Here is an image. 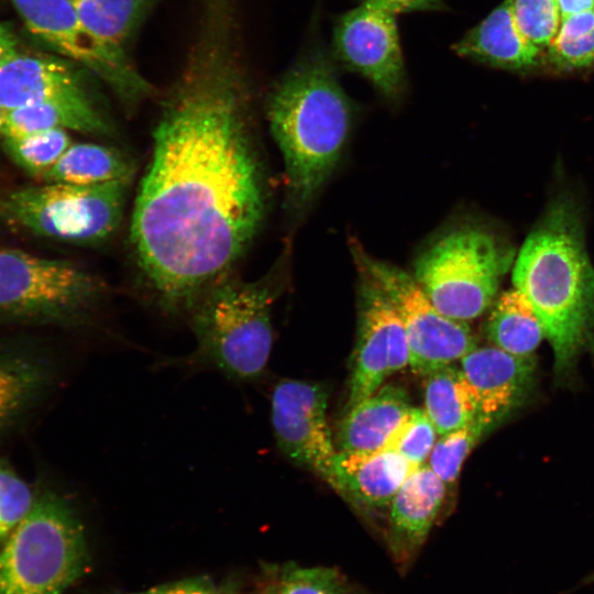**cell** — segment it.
<instances>
[{
    "label": "cell",
    "mask_w": 594,
    "mask_h": 594,
    "mask_svg": "<svg viewBox=\"0 0 594 594\" xmlns=\"http://www.w3.org/2000/svg\"><path fill=\"white\" fill-rule=\"evenodd\" d=\"M514 250L496 233L477 224L453 228L418 256L414 277L446 317L469 322L495 301Z\"/></svg>",
    "instance_id": "6"
},
{
    "label": "cell",
    "mask_w": 594,
    "mask_h": 594,
    "mask_svg": "<svg viewBox=\"0 0 594 594\" xmlns=\"http://www.w3.org/2000/svg\"><path fill=\"white\" fill-rule=\"evenodd\" d=\"M3 140L10 157L24 170L40 178L73 144L66 129L45 130Z\"/></svg>",
    "instance_id": "27"
},
{
    "label": "cell",
    "mask_w": 594,
    "mask_h": 594,
    "mask_svg": "<svg viewBox=\"0 0 594 594\" xmlns=\"http://www.w3.org/2000/svg\"><path fill=\"white\" fill-rule=\"evenodd\" d=\"M493 428L492 425L477 417L458 430L441 435L437 439L426 464L446 485L453 484L468 455L483 436Z\"/></svg>",
    "instance_id": "28"
},
{
    "label": "cell",
    "mask_w": 594,
    "mask_h": 594,
    "mask_svg": "<svg viewBox=\"0 0 594 594\" xmlns=\"http://www.w3.org/2000/svg\"><path fill=\"white\" fill-rule=\"evenodd\" d=\"M130 594H230L206 576L188 578Z\"/></svg>",
    "instance_id": "33"
},
{
    "label": "cell",
    "mask_w": 594,
    "mask_h": 594,
    "mask_svg": "<svg viewBox=\"0 0 594 594\" xmlns=\"http://www.w3.org/2000/svg\"><path fill=\"white\" fill-rule=\"evenodd\" d=\"M459 365L475 394L479 417L495 427L528 396L537 362L535 355H514L490 345L476 346Z\"/></svg>",
    "instance_id": "14"
},
{
    "label": "cell",
    "mask_w": 594,
    "mask_h": 594,
    "mask_svg": "<svg viewBox=\"0 0 594 594\" xmlns=\"http://www.w3.org/2000/svg\"><path fill=\"white\" fill-rule=\"evenodd\" d=\"M86 92L80 79L64 61L18 54L0 67V107H25Z\"/></svg>",
    "instance_id": "18"
},
{
    "label": "cell",
    "mask_w": 594,
    "mask_h": 594,
    "mask_svg": "<svg viewBox=\"0 0 594 594\" xmlns=\"http://www.w3.org/2000/svg\"><path fill=\"white\" fill-rule=\"evenodd\" d=\"M133 166L118 150L95 144H72L41 179L46 183L97 185L130 182Z\"/></svg>",
    "instance_id": "24"
},
{
    "label": "cell",
    "mask_w": 594,
    "mask_h": 594,
    "mask_svg": "<svg viewBox=\"0 0 594 594\" xmlns=\"http://www.w3.org/2000/svg\"><path fill=\"white\" fill-rule=\"evenodd\" d=\"M397 16L383 4L361 0L337 19L331 45L337 63L391 100L398 99L406 87Z\"/></svg>",
    "instance_id": "11"
},
{
    "label": "cell",
    "mask_w": 594,
    "mask_h": 594,
    "mask_svg": "<svg viewBox=\"0 0 594 594\" xmlns=\"http://www.w3.org/2000/svg\"><path fill=\"white\" fill-rule=\"evenodd\" d=\"M346 409L338 432L339 451L372 452L388 448L411 406L405 389L383 385Z\"/></svg>",
    "instance_id": "19"
},
{
    "label": "cell",
    "mask_w": 594,
    "mask_h": 594,
    "mask_svg": "<svg viewBox=\"0 0 594 594\" xmlns=\"http://www.w3.org/2000/svg\"><path fill=\"white\" fill-rule=\"evenodd\" d=\"M446 484L427 465L414 470L389 505V540L399 560L408 559L427 539L440 512Z\"/></svg>",
    "instance_id": "16"
},
{
    "label": "cell",
    "mask_w": 594,
    "mask_h": 594,
    "mask_svg": "<svg viewBox=\"0 0 594 594\" xmlns=\"http://www.w3.org/2000/svg\"><path fill=\"white\" fill-rule=\"evenodd\" d=\"M4 117H6V110L0 107V131H1V133H2V128H3Z\"/></svg>",
    "instance_id": "37"
},
{
    "label": "cell",
    "mask_w": 594,
    "mask_h": 594,
    "mask_svg": "<svg viewBox=\"0 0 594 594\" xmlns=\"http://www.w3.org/2000/svg\"><path fill=\"white\" fill-rule=\"evenodd\" d=\"M52 377L50 361L40 354L0 351V435L36 402Z\"/></svg>",
    "instance_id": "21"
},
{
    "label": "cell",
    "mask_w": 594,
    "mask_h": 594,
    "mask_svg": "<svg viewBox=\"0 0 594 594\" xmlns=\"http://www.w3.org/2000/svg\"><path fill=\"white\" fill-rule=\"evenodd\" d=\"M263 594H348L341 575L326 566H292Z\"/></svg>",
    "instance_id": "30"
},
{
    "label": "cell",
    "mask_w": 594,
    "mask_h": 594,
    "mask_svg": "<svg viewBox=\"0 0 594 594\" xmlns=\"http://www.w3.org/2000/svg\"><path fill=\"white\" fill-rule=\"evenodd\" d=\"M87 562L77 513L63 495L45 490L0 550V594H64Z\"/></svg>",
    "instance_id": "5"
},
{
    "label": "cell",
    "mask_w": 594,
    "mask_h": 594,
    "mask_svg": "<svg viewBox=\"0 0 594 594\" xmlns=\"http://www.w3.org/2000/svg\"><path fill=\"white\" fill-rule=\"evenodd\" d=\"M561 18L594 10V0H558Z\"/></svg>",
    "instance_id": "36"
},
{
    "label": "cell",
    "mask_w": 594,
    "mask_h": 594,
    "mask_svg": "<svg viewBox=\"0 0 594 594\" xmlns=\"http://www.w3.org/2000/svg\"><path fill=\"white\" fill-rule=\"evenodd\" d=\"M520 32L532 44L544 51L556 36L561 23L558 0H510Z\"/></svg>",
    "instance_id": "29"
},
{
    "label": "cell",
    "mask_w": 594,
    "mask_h": 594,
    "mask_svg": "<svg viewBox=\"0 0 594 594\" xmlns=\"http://www.w3.org/2000/svg\"><path fill=\"white\" fill-rule=\"evenodd\" d=\"M101 293V284L72 263L0 249L1 315L73 319L92 308Z\"/></svg>",
    "instance_id": "9"
},
{
    "label": "cell",
    "mask_w": 594,
    "mask_h": 594,
    "mask_svg": "<svg viewBox=\"0 0 594 594\" xmlns=\"http://www.w3.org/2000/svg\"><path fill=\"white\" fill-rule=\"evenodd\" d=\"M485 332L494 346L519 356L534 355L546 338L534 308L516 288L494 301Z\"/></svg>",
    "instance_id": "23"
},
{
    "label": "cell",
    "mask_w": 594,
    "mask_h": 594,
    "mask_svg": "<svg viewBox=\"0 0 594 594\" xmlns=\"http://www.w3.org/2000/svg\"><path fill=\"white\" fill-rule=\"evenodd\" d=\"M242 85L224 70L188 77L165 103L135 200L130 239L163 310L189 312L232 271L266 207Z\"/></svg>",
    "instance_id": "1"
},
{
    "label": "cell",
    "mask_w": 594,
    "mask_h": 594,
    "mask_svg": "<svg viewBox=\"0 0 594 594\" xmlns=\"http://www.w3.org/2000/svg\"><path fill=\"white\" fill-rule=\"evenodd\" d=\"M35 499L29 485L9 466L0 462V539L11 531L31 510Z\"/></svg>",
    "instance_id": "32"
},
{
    "label": "cell",
    "mask_w": 594,
    "mask_h": 594,
    "mask_svg": "<svg viewBox=\"0 0 594 594\" xmlns=\"http://www.w3.org/2000/svg\"><path fill=\"white\" fill-rule=\"evenodd\" d=\"M358 270V336L346 408L375 393L389 376L391 324L396 315L380 284L362 267Z\"/></svg>",
    "instance_id": "13"
},
{
    "label": "cell",
    "mask_w": 594,
    "mask_h": 594,
    "mask_svg": "<svg viewBox=\"0 0 594 594\" xmlns=\"http://www.w3.org/2000/svg\"><path fill=\"white\" fill-rule=\"evenodd\" d=\"M437 436L439 435L424 408L411 407L387 449L396 451L417 469L426 464Z\"/></svg>",
    "instance_id": "31"
},
{
    "label": "cell",
    "mask_w": 594,
    "mask_h": 594,
    "mask_svg": "<svg viewBox=\"0 0 594 594\" xmlns=\"http://www.w3.org/2000/svg\"><path fill=\"white\" fill-rule=\"evenodd\" d=\"M387 7L397 15L408 12H428L444 10L443 0H370Z\"/></svg>",
    "instance_id": "34"
},
{
    "label": "cell",
    "mask_w": 594,
    "mask_h": 594,
    "mask_svg": "<svg viewBox=\"0 0 594 594\" xmlns=\"http://www.w3.org/2000/svg\"><path fill=\"white\" fill-rule=\"evenodd\" d=\"M544 62L559 72L583 70L594 66V10L561 20Z\"/></svg>",
    "instance_id": "26"
},
{
    "label": "cell",
    "mask_w": 594,
    "mask_h": 594,
    "mask_svg": "<svg viewBox=\"0 0 594 594\" xmlns=\"http://www.w3.org/2000/svg\"><path fill=\"white\" fill-rule=\"evenodd\" d=\"M129 184L46 183L13 191L3 201V209L36 234L76 243L99 242L119 227Z\"/></svg>",
    "instance_id": "7"
},
{
    "label": "cell",
    "mask_w": 594,
    "mask_h": 594,
    "mask_svg": "<svg viewBox=\"0 0 594 594\" xmlns=\"http://www.w3.org/2000/svg\"><path fill=\"white\" fill-rule=\"evenodd\" d=\"M513 284L542 324L557 374L566 373L594 336V266L573 197L549 204L515 260Z\"/></svg>",
    "instance_id": "2"
},
{
    "label": "cell",
    "mask_w": 594,
    "mask_h": 594,
    "mask_svg": "<svg viewBox=\"0 0 594 594\" xmlns=\"http://www.w3.org/2000/svg\"><path fill=\"white\" fill-rule=\"evenodd\" d=\"M452 50L460 57L509 72H529L544 62L543 51L517 26L510 0H504L469 30Z\"/></svg>",
    "instance_id": "15"
},
{
    "label": "cell",
    "mask_w": 594,
    "mask_h": 594,
    "mask_svg": "<svg viewBox=\"0 0 594 594\" xmlns=\"http://www.w3.org/2000/svg\"><path fill=\"white\" fill-rule=\"evenodd\" d=\"M277 273L251 282L230 271L209 284L189 311L196 348L175 362L189 369H213L237 382L257 380L273 345Z\"/></svg>",
    "instance_id": "4"
},
{
    "label": "cell",
    "mask_w": 594,
    "mask_h": 594,
    "mask_svg": "<svg viewBox=\"0 0 594 594\" xmlns=\"http://www.w3.org/2000/svg\"><path fill=\"white\" fill-rule=\"evenodd\" d=\"M10 1L32 34L65 58L89 69L127 105H135L151 91L125 52L90 33L68 0Z\"/></svg>",
    "instance_id": "10"
},
{
    "label": "cell",
    "mask_w": 594,
    "mask_h": 594,
    "mask_svg": "<svg viewBox=\"0 0 594 594\" xmlns=\"http://www.w3.org/2000/svg\"><path fill=\"white\" fill-rule=\"evenodd\" d=\"M78 18L100 41L124 51L148 0H68Z\"/></svg>",
    "instance_id": "25"
},
{
    "label": "cell",
    "mask_w": 594,
    "mask_h": 594,
    "mask_svg": "<svg viewBox=\"0 0 594 594\" xmlns=\"http://www.w3.org/2000/svg\"><path fill=\"white\" fill-rule=\"evenodd\" d=\"M330 53L312 40L268 99V123L285 165L287 202L296 212L311 204L336 168L352 123V105Z\"/></svg>",
    "instance_id": "3"
},
{
    "label": "cell",
    "mask_w": 594,
    "mask_h": 594,
    "mask_svg": "<svg viewBox=\"0 0 594 594\" xmlns=\"http://www.w3.org/2000/svg\"><path fill=\"white\" fill-rule=\"evenodd\" d=\"M327 405L328 396L320 385L283 380L272 394V426L283 454L338 492V451L327 420Z\"/></svg>",
    "instance_id": "12"
},
{
    "label": "cell",
    "mask_w": 594,
    "mask_h": 594,
    "mask_svg": "<svg viewBox=\"0 0 594 594\" xmlns=\"http://www.w3.org/2000/svg\"><path fill=\"white\" fill-rule=\"evenodd\" d=\"M358 266L383 288L399 315L409 345V366L427 374L460 361L477 346L468 322L442 315L424 293L413 275L370 256L358 242L351 244Z\"/></svg>",
    "instance_id": "8"
},
{
    "label": "cell",
    "mask_w": 594,
    "mask_h": 594,
    "mask_svg": "<svg viewBox=\"0 0 594 594\" xmlns=\"http://www.w3.org/2000/svg\"><path fill=\"white\" fill-rule=\"evenodd\" d=\"M416 470L392 449L372 452L338 451V492L370 509L388 507L396 492Z\"/></svg>",
    "instance_id": "17"
},
{
    "label": "cell",
    "mask_w": 594,
    "mask_h": 594,
    "mask_svg": "<svg viewBox=\"0 0 594 594\" xmlns=\"http://www.w3.org/2000/svg\"><path fill=\"white\" fill-rule=\"evenodd\" d=\"M0 136H2V133H1V131H0Z\"/></svg>",
    "instance_id": "38"
},
{
    "label": "cell",
    "mask_w": 594,
    "mask_h": 594,
    "mask_svg": "<svg viewBox=\"0 0 594 594\" xmlns=\"http://www.w3.org/2000/svg\"><path fill=\"white\" fill-rule=\"evenodd\" d=\"M19 44L9 26L0 23V67L19 54Z\"/></svg>",
    "instance_id": "35"
},
{
    "label": "cell",
    "mask_w": 594,
    "mask_h": 594,
    "mask_svg": "<svg viewBox=\"0 0 594 594\" xmlns=\"http://www.w3.org/2000/svg\"><path fill=\"white\" fill-rule=\"evenodd\" d=\"M424 405L439 436L458 430L479 417L475 394L455 363L426 375Z\"/></svg>",
    "instance_id": "22"
},
{
    "label": "cell",
    "mask_w": 594,
    "mask_h": 594,
    "mask_svg": "<svg viewBox=\"0 0 594 594\" xmlns=\"http://www.w3.org/2000/svg\"><path fill=\"white\" fill-rule=\"evenodd\" d=\"M53 129L109 134L111 128L87 92L6 110L3 138H19Z\"/></svg>",
    "instance_id": "20"
}]
</instances>
